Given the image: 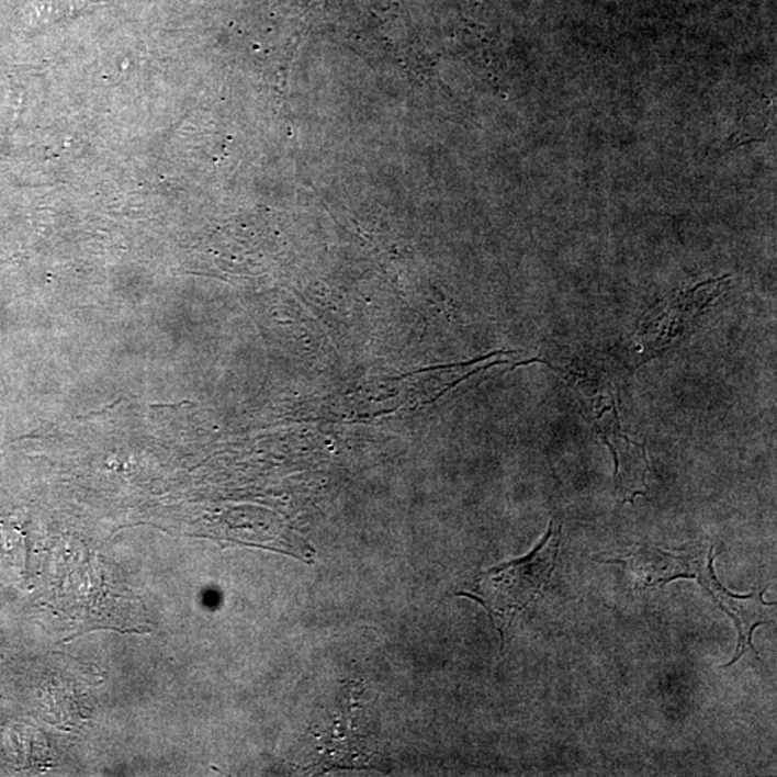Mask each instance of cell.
<instances>
[{"mask_svg":"<svg viewBox=\"0 0 777 777\" xmlns=\"http://www.w3.org/2000/svg\"><path fill=\"white\" fill-rule=\"evenodd\" d=\"M712 553V552H711ZM711 554L709 558V563L698 564L696 576L701 585L706 586V589L714 596L717 603H719L732 617L735 623L739 626L740 640H739V651L735 652V656L732 663L725 665L730 667L735 661L744 654L748 645H752V632L762 623H767V615L765 612V604H763L761 595L744 596V598H735V596L730 595L728 590L721 589L719 582L716 579L714 573H712L711 567Z\"/></svg>","mask_w":777,"mask_h":777,"instance_id":"277c9868","label":"cell"},{"mask_svg":"<svg viewBox=\"0 0 777 777\" xmlns=\"http://www.w3.org/2000/svg\"><path fill=\"white\" fill-rule=\"evenodd\" d=\"M559 545L561 529L554 530L552 522L548 534L530 556L484 573L470 596L507 626L518 610L525 609L543 590L556 564Z\"/></svg>","mask_w":777,"mask_h":777,"instance_id":"6da1fadb","label":"cell"},{"mask_svg":"<svg viewBox=\"0 0 777 777\" xmlns=\"http://www.w3.org/2000/svg\"><path fill=\"white\" fill-rule=\"evenodd\" d=\"M596 428L609 447L615 460V480L622 502H633L645 493L648 461L644 447L622 432L613 402L596 410Z\"/></svg>","mask_w":777,"mask_h":777,"instance_id":"7a4b0ae2","label":"cell"},{"mask_svg":"<svg viewBox=\"0 0 777 777\" xmlns=\"http://www.w3.org/2000/svg\"><path fill=\"white\" fill-rule=\"evenodd\" d=\"M697 291L698 286L650 314L642 327V346L646 353L667 350L690 330L692 322L701 316L702 309L712 302L714 295V290L707 289V284L702 286L701 294H697Z\"/></svg>","mask_w":777,"mask_h":777,"instance_id":"3957f363","label":"cell"},{"mask_svg":"<svg viewBox=\"0 0 777 777\" xmlns=\"http://www.w3.org/2000/svg\"><path fill=\"white\" fill-rule=\"evenodd\" d=\"M700 559L691 556H675L661 550L642 549L631 558L613 563L629 568L637 579L646 586L667 583L677 577H694L700 564Z\"/></svg>","mask_w":777,"mask_h":777,"instance_id":"5b68a950","label":"cell"}]
</instances>
